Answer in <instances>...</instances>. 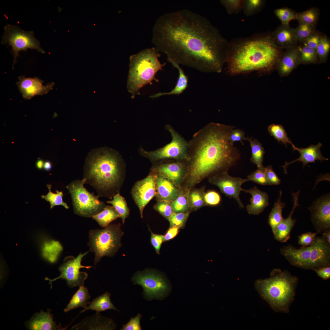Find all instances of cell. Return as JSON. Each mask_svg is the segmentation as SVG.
Segmentation results:
<instances>
[{
    "label": "cell",
    "instance_id": "e0dca14e",
    "mask_svg": "<svg viewBox=\"0 0 330 330\" xmlns=\"http://www.w3.org/2000/svg\"><path fill=\"white\" fill-rule=\"evenodd\" d=\"M152 170L157 175L168 179L175 185H178L186 175L187 162L174 160L173 161L161 162L153 167Z\"/></svg>",
    "mask_w": 330,
    "mask_h": 330
},
{
    "label": "cell",
    "instance_id": "3957f363",
    "mask_svg": "<svg viewBox=\"0 0 330 330\" xmlns=\"http://www.w3.org/2000/svg\"><path fill=\"white\" fill-rule=\"evenodd\" d=\"M229 43L226 71L230 75L272 71L276 68L282 53L272 32L235 38Z\"/></svg>",
    "mask_w": 330,
    "mask_h": 330
},
{
    "label": "cell",
    "instance_id": "44dd1931",
    "mask_svg": "<svg viewBox=\"0 0 330 330\" xmlns=\"http://www.w3.org/2000/svg\"><path fill=\"white\" fill-rule=\"evenodd\" d=\"M116 325L113 320L101 315L99 312L82 320L73 326L74 329L114 330Z\"/></svg>",
    "mask_w": 330,
    "mask_h": 330
},
{
    "label": "cell",
    "instance_id": "52a82bcc",
    "mask_svg": "<svg viewBox=\"0 0 330 330\" xmlns=\"http://www.w3.org/2000/svg\"><path fill=\"white\" fill-rule=\"evenodd\" d=\"M330 246L323 237L316 236L310 246L297 249L289 245L282 248L280 252L292 265L314 270L330 266Z\"/></svg>",
    "mask_w": 330,
    "mask_h": 330
},
{
    "label": "cell",
    "instance_id": "7dc6e473",
    "mask_svg": "<svg viewBox=\"0 0 330 330\" xmlns=\"http://www.w3.org/2000/svg\"><path fill=\"white\" fill-rule=\"evenodd\" d=\"M170 202L160 201L154 206V208L166 218L168 219L173 213Z\"/></svg>",
    "mask_w": 330,
    "mask_h": 330
},
{
    "label": "cell",
    "instance_id": "4dcf8cb0",
    "mask_svg": "<svg viewBox=\"0 0 330 330\" xmlns=\"http://www.w3.org/2000/svg\"><path fill=\"white\" fill-rule=\"evenodd\" d=\"M245 140L248 141L250 144L251 152L250 159L251 162L255 164L258 168L263 167V162L265 151L262 144L257 139H253L252 138H245Z\"/></svg>",
    "mask_w": 330,
    "mask_h": 330
},
{
    "label": "cell",
    "instance_id": "f907efd6",
    "mask_svg": "<svg viewBox=\"0 0 330 330\" xmlns=\"http://www.w3.org/2000/svg\"><path fill=\"white\" fill-rule=\"evenodd\" d=\"M142 317L140 314H138L134 317H131L129 322L126 324L123 325L122 330H142L140 320Z\"/></svg>",
    "mask_w": 330,
    "mask_h": 330
},
{
    "label": "cell",
    "instance_id": "6da1fadb",
    "mask_svg": "<svg viewBox=\"0 0 330 330\" xmlns=\"http://www.w3.org/2000/svg\"><path fill=\"white\" fill-rule=\"evenodd\" d=\"M152 42L175 63L204 72H220L230 43L205 17L186 9L167 13L156 21Z\"/></svg>",
    "mask_w": 330,
    "mask_h": 330
},
{
    "label": "cell",
    "instance_id": "4316f807",
    "mask_svg": "<svg viewBox=\"0 0 330 330\" xmlns=\"http://www.w3.org/2000/svg\"><path fill=\"white\" fill-rule=\"evenodd\" d=\"M173 66L176 68L178 71L179 75L176 84L173 89L169 92H159L151 95V98H156L165 95H178L182 93L188 86V77L185 75L183 70L179 65L175 63H171Z\"/></svg>",
    "mask_w": 330,
    "mask_h": 330
},
{
    "label": "cell",
    "instance_id": "60d3db41",
    "mask_svg": "<svg viewBox=\"0 0 330 330\" xmlns=\"http://www.w3.org/2000/svg\"><path fill=\"white\" fill-rule=\"evenodd\" d=\"M264 2L262 0H244L243 10L244 14L251 16L257 13L262 9Z\"/></svg>",
    "mask_w": 330,
    "mask_h": 330
},
{
    "label": "cell",
    "instance_id": "11a10c76",
    "mask_svg": "<svg viewBox=\"0 0 330 330\" xmlns=\"http://www.w3.org/2000/svg\"><path fill=\"white\" fill-rule=\"evenodd\" d=\"M149 229L151 233V244L154 248L156 253L159 254L162 244L163 242L164 235L155 234L149 228Z\"/></svg>",
    "mask_w": 330,
    "mask_h": 330
},
{
    "label": "cell",
    "instance_id": "d4e9b609",
    "mask_svg": "<svg viewBox=\"0 0 330 330\" xmlns=\"http://www.w3.org/2000/svg\"><path fill=\"white\" fill-rule=\"evenodd\" d=\"M175 185L168 179L157 175L156 195L160 201L172 202L178 196Z\"/></svg>",
    "mask_w": 330,
    "mask_h": 330
},
{
    "label": "cell",
    "instance_id": "7bdbcfd3",
    "mask_svg": "<svg viewBox=\"0 0 330 330\" xmlns=\"http://www.w3.org/2000/svg\"><path fill=\"white\" fill-rule=\"evenodd\" d=\"M244 0H221L220 3L230 15L238 14L243 10Z\"/></svg>",
    "mask_w": 330,
    "mask_h": 330
},
{
    "label": "cell",
    "instance_id": "836d02e7",
    "mask_svg": "<svg viewBox=\"0 0 330 330\" xmlns=\"http://www.w3.org/2000/svg\"><path fill=\"white\" fill-rule=\"evenodd\" d=\"M107 202L112 205L119 215L123 223H124L129 214V210L125 198L118 193L113 196L112 200Z\"/></svg>",
    "mask_w": 330,
    "mask_h": 330
},
{
    "label": "cell",
    "instance_id": "680465c9",
    "mask_svg": "<svg viewBox=\"0 0 330 330\" xmlns=\"http://www.w3.org/2000/svg\"><path fill=\"white\" fill-rule=\"evenodd\" d=\"M317 275L324 280L330 277V267L327 266L320 268L314 270Z\"/></svg>",
    "mask_w": 330,
    "mask_h": 330
},
{
    "label": "cell",
    "instance_id": "9f6ffc18",
    "mask_svg": "<svg viewBox=\"0 0 330 330\" xmlns=\"http://www.w3.org/2000/svg\"><path fill=\"white\" fill-rule=\"evenodd\" d=\"M265 172L271 185H278L280 183L281 180L273 170L271 165L265 167Z\"/></svg>",
    "mask_w": 330,
    "mask_h": 330
},
{
    "label": "cell",
    "instance_id": "7a4b0ae2",
    "mask_svg": "<svg viewBox=\"0 0 330 330\" xmlns=\"http://www.w3.org/2000/svg\"><path fill=\"white\" fill-rule=\"evenodd\" d=\"M234 126L211 122L195 133L188 141L187 162L189 186L217 173L228 171L240 158L239 150L230 142Z\"/></svg>",
    "mask_w": 330,
    "mask_h": 330
},
{
    "label": "cell",
    "instance_id": "f35d334b",
    "mask_svg": "<svg viewBox=\"0 0 330 330\" xmlns=\"http://www.w3.org/2000/svg\"><path fill=\"white\" fill-rule=\"evenodd\" d=\"M316 30L315 26L299 22L298 27L294 28V32L298 42L302 44Z\"/></svg>",
    "mask_w": 330,
    "mask_h": 330
},
{
    "label": "cell",
    "instance_id": "4fadbf2b",
    "mask_svg": "<svg viewBox=\"0 0 330 330\" xmlns=\"http://www.w3.org/2000/svg\"><path fill=\"white\" fill-rule=\"evenodd\" d=\"M89 252L83 254L80 253L76 257L73 256L65 257L63 263L59 267L60 272V276L53 279L48 278H45L46 280L49 281V284H50L51 287L52 288V282L59 279L65 280L67 285L71 288L84 286L88 275L86 272L80 271V270L82 268L89 269L92 267L90 266H82L81 264L82 258Z\"/></svg>",
    "mask_w": 330,
    "mask_h": 330
},
{
    "label": "cell",
    "instance_id": "83f0119b",
    "mask_svg": "<svg viewBox=\"0 0 330 330\" xmlns=\"http://www.w3.org/2000/svg\"><path fill=\"white\" fill-rule=\"evenodd\" d=\"M90 296L87 288L84 286L79 287L77 291L74 294L64 311H68L76 308L81 307L85 309L90 302L88 301Z\"/></svg>",
    "mask_w": 330,
    "mask_h": 330
},
{
    "label": "cell",
    "instance_id": "74e56055",
    "mask_svg": "<svg viewBox=\"0 0 330 330\" xmlns=\"http://www.w3.org/2000/svg\"><path fill=\"white\" fill-rule=\"evenodd\" d=\"M51 185H46V186L49 189V192L46 195H41L42 199H44L46 201L49 202L50 209L54 206L59 205L63 206L66 209H68L69 206L65 202L63 201V192L57 190L56 193H52L51 190Z\"/></svg>",
    "mask_w": 330,
    "mask_h": 330
},
{
    "label": "cell",
    "instance_id": "9c48e42d",
    "mask_svg": "<svg viewBox=\"0 0 330 330\" xmlns=\"http://www.w3.org/2000/svg\"><path fill=\"white\" fill-rule=\"evenodd\" d=\"M85 181L83 178L74 180L66 187L71 195L74 213L82 217L90 218L102 211L106 205L103 201L99 200L97 196L84 187Z\"/></svg>",
    "mask_w": 330,
    "mask_h": 330
},
{
    "label": "cell",
    "instance_id": "5bb4252c",
    "mask_svg": "<svg viewBox=\"0 0 330 330\" xmlns=\"http://www.w3.org/2000/svg\"><path fill=\"white\" fill-rule=\"evenodd\" d=\"M157 174L152 170L145 178L134 185L132 194L143 218V210L146 205L156 194V180Z\"/></svg>",
    "mask_w": 330,
    "mask_h": 330
},
{
    "label": "cell",
    "instance_id": "484cf974",
    "mask_svg": "<svg viewBox=\"0 0 330 330\" xmlns=\"http://www.w3.org/2000/svg\"><path fill=\"white\" fill-rule=\"evenodd\" d=\"M30 329L33 330L61 329V326L56 325L52 315L49 312H42L37 314L29 322Z\"/></svg>",
    "mask_w": 330,
    "mask_h": 330
},
{
    "label": "cell",
    "instance_id": "2e32d148",
    "mask_svg": "<svg viewBox=\"0 0 330 330\" xmlns=\"http://www.w3.org/2000/svg\"><path fill=\"white\" fill-rule=\"evenodd\" d=\"M309 209L311 218L318 233L330 230V198L325 196L318 199Z\"/></svg>",
    "mask_w": 330,
    "mask_h": 330
},
{
    "label": "cell",
    "instance_id": "db71d44e",
    "mask_svg": "<svg viewBox=\"0 0 330 330\" xmlns=\"http://www.w3.org/2000/svg\"><path fill=\"white\" fill-rule=\"evenodd\" d=\"M190 198L191 205L194 208H199L204 204L202 195L198 191L192 192L190 194Z\"/></svg>",
    "mask_w": 330,
    "mask_h": 330
},
{
    "label": "cell",
    "instance_id": "ac0fdd59",
    "mask_svg": "<svg viewBox=\"0 0 330 330\" xmlns=\"http://www.w3.org/2000/svg\"><path fill=\"white\" fill-rule=\"evenodd\" d=\"M18 79L16 85L23 98L25 100H29L35 96L46 94L52 90L55 85L52 82L43 85V81L35 77L26 78L20 76Z\"/></svg>",
    "mask_w": 330,
    "mask_h": 330
},
{
    "label": "cell",
    "instance_id": "816d5d0a",
    "mask_svg": "<svg viewBox=\"0 0 330 330\" xmlns=\"http://www.w3.org/2000/svg\"><path fill=\"white\" fill-rule=\"evenodd\" d=\"M322 35L319 31L316 30L302 44L316 50Z\"/></svg>",
    "mask_w": 330,
    "mask_h": 330
},
{
    "label": "cell",
    "instance_id": "ab89813d",
    "mask_svg": "<svg viewBox=\"0 0 330 330\" xmlns=\"http://www.w3.org/2000/svg\"><path fill=\"white\" fill-rule=\"evenodd\" d=\"M330 49V40L326 35H322L316 49L318 59L321 62L326 60Z\"/></svg>",
    "mask_w": 330,
    "mask_h": 330
},
{
    "label": "cell",
    "instance_id": "ee69618b",
    "mask_svg": "<svg viewBox=\"0 0 330 330\" xmlns=\"http://www.w3.org/2000/svg\"><path fill=\"white\" fill-rule=\"evenodd\" d=\"M247 181H251L262 185H271L266 175L264 166L251 173L247 176Z\"/></svg>",
    "mask_w": 330,
    "mask_h": 330
},
{
    "label": "cell",
    "instance_id": "7402d4cb",
    "mask_svg": "<svg viewBox=\"0 0 330 330\" xmlns=\"http://www.w3.org/2000/svg\"><path fill=\"white\" fill-rule=\"evenodd\" d=\"M242 191L251 194L250 204L246 206V209L248 214L258 215L262 212L269 204V196L268 194L261 191L255 186L249 189H242Z\"/></svg>",
    "mask_w": 330,
    "mask_h": 330
},
{
    "label": "cell",
    "instance_id": "d6986e66",
    "mask_svg": "<svg viewBox=\"0 0 330 330\" xmlns=\"http://www.w3.org/2000/svg\"><path fill=\"white\" fill-rule=\"evenodd\" d=\"M300 191L292 194L294 200L292 209L288 217L283 220L272 231L275 238L281 242H286L290 238V234L295 226L296 220L292 218V216L296 207L299 206L298 197Z\"/></svg>",
    "mask_w": 330,
    "mask_h": 330
},
{
    "label": "cell",
    "instance_id": "e575fe53",
    "mask_svg": "<svg viewBox=\"0 0 330 330\" xmlns=\"http://www.w3.org/2000/svg\"><path fill=\"white\" fill-rule=\"evenodd\" d=\"M320 14L318 8L313 7L301 12L296 13V19L299 22L316 26Z\"/></svg>",
    "mask_w": 330,
    "mask_h": 330
},
{
    "label": "cell",
    "instance_id": "603a6c76",
    "mask_svg": "<svg viewBox=\"0 0 330 330\" xmlns=\"http://www.w3.org/2000/svg\"><path fill=\"white\" fill-rule=\"evenodd\" d=\"M276 44L281 49H287L297 46L298 42L294 32V28L289 25L281 24L272 32Z\"/></svg>",
    "mask_w": 330,
    "mask_h": 330
},
{
    "label": "cell",
    "instance_id": "d590c367",
    "mask_svg": "<svg viewBox=\"0 0 330 330\" xmlns=\"http://www.w3.org/2000/svg\"><path fill=\"white\" fill-rule=\"evenodd\" d=\"M62 250L63 247L59 242L52 240L45 244L43 249L44 256L50 262H54Z\"/></svg>",
    "mask_w": 330,
    "mask_h": 330
},
{
    "label": "cell",
    "instance_id": "8fae6325",
    "mask_svg": "<svg viewBox=\"0 0 330 330\" xmlns=\"http://www.w3.org/2000/svg\"><path fill=\"white\" fill-rule=\"evenodd\" d=\"M1 43L8 44L12 47L14 56L13 69L20 51L31 49H35L42 53L45 52L40 46L39 41L35 37L32 31H26L14 25L7 24L5 27Z\"/></svg>",
    "mask_w": 330,
    "mask_h": 330
},
{
    "label": "cell",
    "instance_id": "cb8c5ba5",
    "mask_svg": "<svg viewBox=\"0 0 330 330\" xmlns=\"http://www.w3.org/2000/svg\"><path fill=\"white\" fill-rule=\"evenodd\" d=\"M299 64L297 46L287 49L282 53L276 68L281 75H285L290 74Z\"/></svg>",
    "mask_w": 330,
    "mask_h": 330
},
{
    "label": "cell",
    "instance_id": "7c38bea8",
    "mask_svg": "<svg viewBox=\"0 0 330 330\" xmlns=\"http://www.w3.org/2000/svg\"><path fill=\"white\" fill-rule=\"evenodd\" d=\"M132 281L134 284L139 285L143 288L144 296L148 300L163 298L169 290L165 279L153 270L138 272L133 277Z\"/></svg>",
    "mask_w": 330,
    "mask_h": 330
},
{
    "label": "cell",
    "instance_id": "1f68e13d",
    "mask_svg": "<svg viewBox=\"0 0 330 330\" xmlns=\"http://www.w3.org/2000/svg\"><path fill=\"white\" fill-rule=\"evenodd\" d=\"M282 194V191H280L279 197L274 203L269 216L268 222L272 231L284 219L282 215V212L285 207V204L281 201Z\"/></svg>",
    "mask_w": 330,
    "mask_h": 330
},
{
    "label": "cell",
    "instance_id": "8992f818",
    "mask_svg": "<svg viewBox=\"0 0 330 330\" xmlns=\"http://www.w3.org/2000/svg\"><path fill=\"white\" fill-rule=\"evenodd\" d=\"M159 52L156 47H152L130 56L127 88L131 98L140 95V90L146 84L152 85L153 80L159 82L155 75L165 65L159 60L161 55Z\"/></svg>",
    "mask_w": 330,
    "mask_h": 330
},
{
    "label": "cell",
    "instance_id": "8d00e7d4",
    "mask_svg": "<svg viewBox=\"0 0 330 330\" xmlns=\"http://www.w3.org/2000/svg\"><path fill=\"white\" fill-rule=\"evenodd\" d=\"M270 134L279 142H281L286 146L288 143L291 144L293 148L295 145L288 137L286 131L281 125L272 124L268 127Z\"/></svg>",
    "mask_w": 330,
    "mask_h": 330
},
{
    "label": "cell",
    "instance_id": "b9f144b4",
    "mask_svg": "<svg viewBox=\"0 0 330 330\" xmlns=\"http://www.w3.org/2000/svg\"><path fill=\"white\" fill-rule=\"evenodd\" d=\"M274 13L283 25H289L291 20L296 19L295 11L288 8L276 9L274 11Z\"/></svg>",
    "mask_w": 330,
    "mask_h": 330
},
{
    "label": "cell",
    "instance_id": "ffe728a7",
    "mask_svg": "<svg viewBox=\"0 0 330 330\" xmlns=\"http://www.w3.org/2000/svg\"><path fill=\"white\" fill-rule=\"evenodd\" d=\"M322 146V144L319 142L317 145H311L304 148H299L294 146L293 149L294 150H297L300 154V156L298 158L291 162H285L284 165L282 166L285 173H287V168L288 165L297 161L302 162L304 167L308 163H314L316 160H328V158L322 156L320 148Z\"/></svg>",
    "mask_w": 330,
    "mask_h": 330
},
{
    "label": "cell",
    "instance_id": "6f0895ef",
    "mask_svg": "<svg viewBox=\"0 0 330 330\" xmlns=\"http://www.w3.org/2000/svg\"><path fill=\"white\" fill-rule=\"evenodd\" d=\"M179 229L177 226L170 227L164 235L163 241L169 240L175 237L178 233Z\"/></svg>",
    "mask_w": 330,
    "mask_h": 330
},
{
    "label": "cell",
    "instance_id": "6125c7cd",
    "mask_svg": "<svg viewBox=\"0 0 330 330\" xmlns=\"http://www.w3.org/2000/svg\"><path fill=\"white\" fill-rule=\"evenodd\" d=\"M44 164V162L41 159L38 160L36 162V167L38 169L41 170L43 167Z\"/></svg>",
    "mask_w": 330,
    "mask_h": 330
},
{
    "label": "cell",
    "instance_id": "f546056e",
    "mask_svg": "<svg viewBox=\"0 0 330 330\" xmlns=\"http://www.w3.org/2000/svg\"><path fill=\"white\" fill-rule=\"evenodd\" d=\"M92 218L101 227L105 228L107 227L112 221L120 217L113 206H106L102 211L93 215Z\"/></svg>",
    "mask_w": 330,
    "mask_h": 330
},
{
    "label": "cell",
    "instance_id": "c3c4849f",
    "mask_svg": "<svg viewBox=\"0 0 330 330\" xmlns=\"http://www.w3.org/2000/svg\"><path fill=\"white\" fill-rule=\"evenodd\" d=\"M204 199L207 205L211 206L217 205L221 201V197L219 193L214 190L206 193L204 196Z\"/></svg>",
    "mask_w": 330,
    "mask_h": 330
},
{
    "label": "cell",
    "instance_id": "91938a15",
    "mask_svg": "<svg viewBox=\"0 0 330 330\" xmlns=\"http://www.w3.org/2000/svg\"><path fill=\"white\" fill-rule=\"evenodd\" d=\"M323 236L327 242L330 245V230L322 233Z\"/></svg>",
    "mask_w": 330,
    "mask_h": 330
},
{
    "label": "cell",
    "instance_id": "f5cc1de1",
    "mask_svg": "<svg viewBox=\"0 0 330 330\" xmlns=\"http://www.w3.org/2000/svg\"><path fill=\"white\" fill-rule=\"evenodd\" d=\"M245 134L244 131L239 129L232 130L229 135V140L232 144H234L235 142L239 141L242 145H244L243 141L245 140Z\"/></svg>",
    "mask_w": 330,
    "mask_h": 330
},
{
    "label": "cell",
    "instance_id": "f1b7e54d",
    "mask_svg": "<svg viewBox=\"0 0 330 330\" xmlns=\"http://www.w3.org/2000/svg\"><path fill=\"white\" fill-rule=\"evenodd\" d=\"M111 294L106 292L96 298L92 302H90L86 308L81 311L80 313L88 310H95L100 312L108 310H118L110 300Z\"/></svg>",
    "mask_w": 330,
    "mask_h": 330
},
{
    "label": "cell",
    "instance_id": "9a60e30c",
    "mask_svg": "<svg viewBox=\"0 0 330 330\" xmlns=\"http://www.w3.org/2000/svg\"><path fill=\"white\" fill-rule=\"evenodd\" d=\"M210 181L226 196L236 200L240 208L244 207L240 195L242 191V184L248 181L247 178L233 177L229 175L228 171H224L211 176Z\"/></svg>",
    "mask_w": 330,
    "mask_h": 330
},
{
    "label": "cell",
    "instance_id": "681fc988",
    "mask_svg": "<svg viewBox=\"0 0 330 330\" xmlns=\"http://www.w3.org/2000/svg\"><path fill=\"white\" fill-rule=\"evenodd\" d=\"M317 232H308L302 234L298 237V243L302 247H306L312 245L314 242Z\"/></svg>",
    "mask_w": 330,
    "mask_h": 330
},
{
    "label": "cell",
    "instance_id": "30bf717a",
    "mask_svg": "<svg viewBox=\"0 0 330 330\" xmlns=\"http://www.w3.org/2000/svg\"><path fill=\"white\" fill-rule=\"evenodd\" d=\"M165 128L171 134V142L153 151H148L141 147L139 150L140 153L153 162L176 160L187 162L189 160L188 142L170 125H166Z\"/></svg>",
    "mask_w": 330,
    "mask_h": 330
},
{
    "label": "cell",
    "instance_id": "5b68a950",
    "mask_svg": "<svg viewBox=\"0 0 330 330\" xmlns=\"http://www.w3.org/2000/svg\"><path fill=\"white\" fill-rule=\"evenodd\" d=\"M298 279L287 271L274 269L270 277L258 280L256 288L261 297L274 311L288 313L293 301Z\"/></svg>",
    "mask_w": 330,
    "mask_h": 330
},
{
    "label": "cell",
    "instance_id": "277c9868",
    "mask_svg": "<svg viewBox=\"0 0 330 330\" xmlns=\"http://www.w3.org/2000/svg\"><path fill=\"white\" fill-rule=\"evenodd\" d=\"M123 168L117 152L105 147L94 149L86 158L83 178L95 189L98 197L112 198L119 189Z\"/></svg>",
    "mask_w": 330,
    "mask_h": 330
},
{
    "label": "cell",
    "instance_id": "94428289",
    "mask_svg": "<svg viewBox=\"0 0 330 330\" xmlns=\"http://www.w3.org/2000/svg\"><path fill=\"white\" fill-rule=\"evenodd\" d=\"M52 167V164L51 162L49 161H46L44 164V169L47 171L50 170Z\"/></svg>",
    "mask_w": 330,
    "mask_h": 330
},
{
    "label": "cell",
    "instance_id": "d6a6232c",
    "mask_svg": "<svg viewBox=\"0 0 330 330\" xmlns=\"http://www.w3.org/2000/svg\"><path fill=\"white\" fill-rule=\"evenodd\" d=\"M297 49L300 64L315 63L317 62L318 58L316 50L302 44L298 45Z\"/></svg>",
    "mask_w": 330,
    "mask_h": 330
},
{
    "label": "cell",
    "instance_id": "f6af8a7d",
    "mask_svg": "<svg viewBox=\"0 0 330 330\" xmlns=\"http://www.w3.org/2000/svg\"><path fill=\"white\" fill-rule=\"evenodd\" d=\"M171 204L174 211L176 212H184L188 207V199L185 195L180 194L171 202Z\"/></svg>",
    "mask_w": 330,
    "mask_h": 330
},
{
    "label": "cell",
    "instance_id": "ba28073f",
    "mask_svg": "<svg viewBox=\"0 0 330 330\" xmlns=\"http://www.w3.org/2000/svg\"><path fill=\"white\" fill-rule=\"evenodd\" d=\"M123 234L120 225L111 224L102 229L89 231L88 245L94 253V264L96 265L104 256L112 257L121 245V238Z\"/></svg>",
    "mask_w": 330,
    "mask_h": 330
},
{
    "label": "cell",
    "instance_id": "bcb514c9",
    "mask_svg": "<svg viewBox=\"0 0 330 330\" xmlns=\"http://www.w3.org/2000/svg\"><path fill=\"white\" fill-rule=\"evenodd\" d=\"M188 216V212H173L168 219L170 227L177 226L180 228L183 227Z\"/></svg>",
    "mask_w": 330,
    "mask_h": 330
}]
</instances>
